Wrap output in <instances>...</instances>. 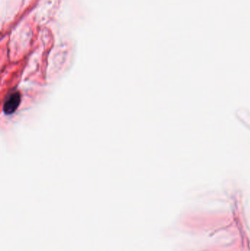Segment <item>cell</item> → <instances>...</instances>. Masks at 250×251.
<instances>
[{"label":"cell","mask_w":250,"mask_h":251,"mask_svg":"<svg viewBox=\"0 0 250 251\" xmlns=\"http://www.w3.org/2000/svg\"><path fill=\"white\" fill-rule=\"evenodd\" d=\"M21 102V95L19 92H13L7 95L3 105V110L6 114H10L14 113Z\"/></svg>","instance_id":"obj_1"}]
</instances>
